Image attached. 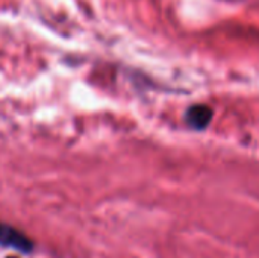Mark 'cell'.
<instances>
[{
    "label": "cell",
    "instance_id": "cell-1",
    "mask_svg": "<svg viewBox=\"0 0 259 258\" xmlns=\"http://www.w3.org/2000/svg\"><path fill=\"white\" fill-rule=\"evenodd\" d=\"M0 246L12 248L26 254L33 251V242L26 234L3 222H0Z\"/></svg>",
    "mask_w": 259,
    "mask_h": 258
},
{
    "label": "cell",
    "instance_id": "cell-2",
    "mask_svg": "<svg viewBox=\"0 0 259 258\" xmlns=\"http://www.w3.org/2000/svg\"><path fill=\"white\" fill-rule=\"evenodd\" d=\"M212 109L208 106V105H203V103H196L193 106H190L187 109V114H185V120H187V125L196 131H202L205 128L209 126L211 120H212Z\"/></svg>",
    "mask_w": 259,
    "mask_h": 258
},
{
    "label": "cell",
    "instance_id": "cell-3",
    "mask_svg": "<svg viewBox=\"0 0 259 258\" xmlns=\"http://www.w3.org/2000/svg\"><path fill=\"white\" fill-rule=\"evenodd\" d=\"M8 258H15V257H8Z\"/></svg>",
    "mask_w": 259,
    "mask_h": 258
}]
</instances>
